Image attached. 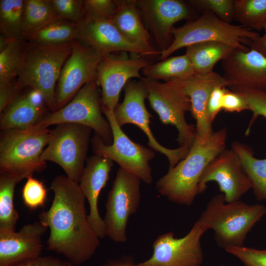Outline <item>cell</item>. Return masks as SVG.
I'll return each mask as SVG.
<instances>
[{
	"label": "cell",
	"instance_id": "cell-1",
	"mask_svg": "<svg viewBox=\"0 0 266 266\" xmlns=\"http://www.w3.org/2000/svg\"><path fill=\"white\" fill-rule=\"evenodd\" d=\"M50 189L54 193L51 206L39 215V221L50 230L47 249L62 254L74 266H80L100 244L87 220L86 198L79 183L66 175L56 176Z\"/></svg>",
	"mask_w": 266,
	"mask_h": 266
},
{
	"label": "cell",
	"instance_id": "cell-2",
	"mask_svg": "<svg viewBox=\"0 0 266 266\" xmlns=\"http://www.w3.org/2000/svg\"><path fill=\"white\" fill-rule=\"evenodd\" d=\"M227 130L222 128L206 138L196 137L186 157L156 184L159 193L170 201L191 205L199 195L201 175L210 163L226 147Z\"/></svg>",
	"mask_w": 266,
	"mask_h": 266
},
{
	"label": "cell",
	"instance_id": "cell-3",
	"mask_svg": "<svg viewBox=\"0 0 266 266\" xmlns=\"http://www.w3.org/2000/svg\"><path fill=\"white\" fill-rule=\"evenodd\" d=\"M266 214V206L239 200L227 203L223 194L213 196L199 220L207 230L214 232V239L221 248L244 246L248 233Z\"/></svg>",
	"mask_w": 266,
	"mask_h": 266
},
{
	"label": "cell",
	"instance_id": "cell-4",
	"mask_svg": "<svg viewBox=\"0 0 266 266\" xmlns=\"http://www.w3.org/2000/svg\"><path fill=\"white\" fill-rule=\"evenodd\" d=\"M25 41L24 59L17 82L23 89L29 88L40 92L48 108L54 112L57 82L74 41L55 46L39 45Z\"/></svg>",
	"mask_w": 266,
	"mask_h": 266
},
{
	"label": "cell",
	"instance_id": "cell-5",
	"mask_svg": "<svg viewBox=\"0 0 266 266\" xmlns=\"http://www.w3.org/2000/svg\"><path fill=\"white\" fill-rule=\"evenodd\" d=\"M0 140V171L20 181L46 168L41 158L51 138V130L35 126L3 131Z\"/></svg>",
	"mask_w": 266,
	"mask_h": 266
},
{
	"label": "cell",
	"instance_id": "cell-6",
	"mask_svg": "<svg viewBox=\"0 0 266 266\" xmlns=\"http://www.w3.org/2000/svg\"><path fill=\"white\" fill-rule=\"evenodd\" d=\"M173 40L165 50L161 51L160 59L164 60L183 47L207 41H220L237 46H250L251 40L260 34L240 25L226 23L210 10L202 11L196 20L181 27H174Z\"/></svg>",
	"mask_w": 266,
	"mask_h": 266
},
{
	"label": "cell",
	"instance_id": "cell-7",
	"mask_svg": "<svg viewBox=\"0 0 266 266\" xmlns=\"http://www.w3.org/2000/svg\"><path fill=\"white\" fill-rule=\"evenodd\" d=\"M140 80L147 90V99L151 108L158 114L161 122L175 126L180 147L190 150L196 138V130L185 119L186 112L191 111V103L184 90L183 80L162 83L146 77Z\"/></svg>",
	"mask_w": 266,
	"mask_h": 266
},
{
	"label": "cell",
	"instance_id": "cell-8",
	"mask_svg": "<svg viewBox=\"0 0 266 266\" xmlns=\"http://www.w3.org/2000/svg\"><path fill=\"white\" fill-rule=\"evenodd\" d=\"M99 85L96 80L83 86L71 101L62 108L43 117L34 126L39 128L73 123L94 130L107 145L113 142L109 122L102 115Z\"/></svg>",
	"mask_w": 266,
	"mask_h": 266
},
{
	"label": "cell",
	"instance_id": "cell-9",
	"mask_svg": "<svg viewBox=\"0 0 266 266\" xmlns=\"http://www.w3.org/2000/svg\"><path fill=\"white\" fill-rule=\"evenodd\" d=\"M101 108L110 123L113 142L110 145L106 144L95 133L91 139L94 153L115 161L121 168L135 174L146 184H150L153 177L149 162L155 156L153 150L132 141L118 125L114 111L102 106Z\"/></svg>",
	"mask_w": 266,
	"mask_h": 266
},
{
	"label": "cell",
	"instance_id": "cell-10",
	"mask_svg": "<svg viewBox=\"0 0 266 266\" xmlns=\"http://www.w3.org/2000/svg\"><path fill=\"white\" fill-rule=\"evenodd\" d=\"M92 129L77 124L63 123L51 130V138L41 159L60 166L66 176L79 183L85 168Z\"/></svg>",
	"mask_w": 266,
	"mask_h": 266
},
{
	"label": "cell",
	"instance_id": "cell-11",
	"mask_svg": "<svg viewBox=\"0 0 266 266\" xmlns=\"http://www.w3.org/2000/svg\"><path fill=\"white\" fill-rule=\"evenodd\" d=\"M141 181L138 176L122 168L117 171L108 194L103 219L106 235L114 242L123 243L127 240L129 219L140 204Z\"/></svg>",
	"mask_w": 266,
	"mask_h": 266
},
{
	"label": "cell",
	"instance_id": "cell-12",
	"mask_svg": "<svg viewBox=\"0 0 266 266\" xmlns=\"http://www.w3.org/2000/svg\"><path fill=\"white\" fill-rule=\"evenodd\" d=\"M124 89V100L114 110L118 125L121 127L124 125L132 124L139 127L146 135L148 146L153 150L166 155L169 162V168L174 167L186 157L190 150L182 147L176 149L166 148L155 138L149 126L152 116L145 104L148 92L140 80L137 82L129 80Z\"/></svg>",
	"mask_w": 266,
	"mask_h": 266
},
{
	"label": "cell",
	"instance_id": "cell-13",
	"mask_svg": "<svg viewBox=\"0 0 266 266\" xmlns=\"http://www.w3.org/2000/svg\"><path fill=\"white\" fill-rule=\"evenodd\" d=\"M198 219L184 236L174 237L172 232L159 235L153 243V253L138 266H201L203 253L200 242L207 231Z\"/></svg>",
	"mask_w": 266,
	"mask_h": 266
},
{
	"label": "cell",
	"instance_id": "cell-14",
	"mask_svg": "<svg viewBox=\"0 0 266 266\" xmlns=\"http://www.w3.org/2000/svg\"><path fill=\"white\" fill-rule=\"evenodd\" d=\"M127 52L103 56L97 69L96 81L101 89V106L115 110L120 93L133 77L141 79L140 71L152 62L143 57Z\"/></svg>",
	"mask_w": 266,
	"mask_h": 266
},
{
	"label": "cell",
	"instance_id": "cell-15",
	"mask_svg": "<svg viewBox=\"0 0 266 266\" xmlns=\"http://www.w3.org/2000/svg\"><path fill=\"white\" fill-rule=\"evenodd\" d=\"M103 56L75 40L63 65L56 88V110L66 105L85 84L96 80Z\"/></svg>",
	"mask_w": 266,
	"mask_h": 266
},
{
	"label": "cell",
	"instance_id": "cell-16",
	"mask_svg": "<svg viewBox=\"0 0 266 266\" xmlns=\"http://www.w3.org/2000/svg\"><path fill=\"white\" fill-rule=\"evenodd\" d=\"M210 181L218 184L227 203L239 200L252 187L239 158L232 148L224 149L207 166L200 180L199 194L205 191Z\"/></svg>",
	"mask_w": 266,
	"mask_h": 266
},
{
	"label": "cell",
	"instance_id": "cell-17",
	"mask_svg": "<svg viewBox=\"0 0 266 266\" xmlns=\"http://www.w3.org/2000/svg\"><path fill=\"white\" fill-rule=\"evenodd\" d=\"M223 76L231 91L266 93V57L247 46L236 47L222 61Z\"/></svg>",
	"mask_w": 266,
	"mask_h": 266
},
{
	"label": "cell",
	"instance_id": "cell-18",
	"mask_svg": "<svg viewBox=\"0 0 266 266\" xmlns=\"http://www.w3.org/2000/svg\"><path fill=\"white\" fill-rule=\"evenodd\" d=\"M144 24L161 51L172 43L175 23L190 19L193 12L187 2L180 0H136Z\"/></svg>",
	"mask_w": 266,
	"mask_h": 266
},
{
	"label": "cell",
	"instance_id": "cell-19",
	"mask_svg": "<svg viewBox=\"0 0 266 266\" xmlns=\"http://www.w3.org/2000/svg\"><path fill=\"white\" fill-rule=\"evenodd\" d=\"M76 40L102 56L123 51L141 57L161 54V51L149 50L130 41L110 20L84 18L78 24Z\"/></svg>",
	"mask_w": 266,
	"mask_h": 266
},
{
	"label": "cell",
	"instance_id": "cell-20",
	"mask_svg": "<svg viewBox=\"0 0 266 266\" xmlns=\"http://www.w3.org/2000/svg\"><path fill=\"white\" fill-rule=\"evenodd\" d=\"M47 228L40 221L18 232L0 230V266H11L42 255V238Z\"/></svg>",
	"mask_w": 266,
	"mask_h": 266
},
{
	"label": "cell",
	"instance_id": "cell-21",
	"mask_svg": "<svg viewBox=\"0 0 266 266\" xmlns=\"http://www.w3.org/2000/svg\"><path fill=\"white\" fill-rule=\"evenodd\" d=\"M113 161L95 155L87 161L79 185L90 208L87 220L91 229L99 238L106 235L105 225L99 213L98 200L100 194L109 178Z\"/></svg>",
	"mask_w": 266,
	"mask_h": 266
},
{
	"label": "cell",
	"instance_id": "cell-22",
	"mask_svg": "<svg viewBox=\"0 0 266 266\" xmlns=\"http://www.w3.org/2000/svg\"><path fill=\"white\" fill-rule=\"evenodd\" d=\"M224 77L212 71L206 74H196L183 80V88L191 103V112L196 121V137L206 138L213 133L212 123L209 119L207 105L210 94L218 86L227 87Z\"/></svg>",
	"mask_w": 266,
	"mask_h": 266
},
{
	"label": "cell",
	"instance_id": "cell-23",
	"mask_svg": "<svg viewBox=\"0 0 266 266\" xmlns=\"http://www.w3.org/2000/svg\"><path fill=\"white\" fill-rule=\"evenodd\" d=\"M110 21L130 41L151 51H158L150 43L151 34L144 26L136 0H119Z\"/></svg>",
	"mask_w": 266,
	"mask_h": 266
},
{
	"label": "cell",
	"instance_id": "cell-24",
	"mask_svg": "<svg viewBox=\"0 0 266 266\" xmlns=\"http://www.w3.org/2000/svg\"><path fill=\"white\" fill-rule=\"evenodd\" d=\"M45 110L33 104L26 92L18 96L2 112L0 129L6 131L31 127L43 117Z\"/></svg>",
	"mask_w": 266,
	"mask_h": 266
},
{
	"label": "cell",
	"instance_id": "cell-25",
	"mask_svg": "<svg viewBox=\"0 0 266 266\" xmlns=\"http://www.w3.org/2000/svg\"><path fill=\"white\" fill-rule=\"evenodd\" d=\"M237 46L220 41H207L186 47V54L190 59L197 74H206L213 71L215 65L225 59Z\"/></svg>",
	"mask_w": 266,
	"mask_h": 266
},
{
	"label": "cell",
	"instance_id": "cell-26",
	"mask_svg": "<svg viewBox=\"0 0 266 266\" xmlns=\"http://www.w3.org/2000/svg\"><path fill=\"white\" fill-rule=\"evenodd\" d=\"M144 77L166 82L185 80L196 73L187 55L167 58L156 64L148 66L142 69Z\"/></svg>",
	"mask_w": 266,
	"mask_h": 266
},
{
	"label": "cell",
	"instance_id": "cell-27",
	"mask_svg": "<svg viewBox=\"0 0 266 266\" xmlns=\"http://www.w3.org/2000/svg\"><path fill=\"white\" fill-rule=\"evenodd\" d=\"M232 148L238 155L251 180L255 198L266 202V158H255L250 146L237 141L232 143Z\"/></svg>",
	"mask_w": 266,
	"mask_h": 266
},
{
	"label": "cell",
	"instance_id": "cell-28",
	"mask_svg": "<svg viewBox=\"0 0 266 266\" xmlns=\"http://www.w3.org/2000/svg\"><path fill=\"white\" fill-rule=\"evenodd\" d=\"M25 41L0 35V84L8 83L19 75L24 59Z\"/></svg>",
	"mask_w": 266,
	"mask_h": 266
},
{
	"label": "cell",
	"instance_id": "cell-29",
	"mask_svg": "<svg viewBox=\"0 0 266 266\" xmlns=\"http://www.w3.org/2000/svg\"><path fill=\"white\" fill-rule=\"evenodd\" d=\"M59 19L51 0H25L24 39Z\"/></svg>",
	"mask_w": 266,
	"mask_h": 266
},
{
	"label": "cell",
	"instance_id": "cell-30",
	"mask_svg": "<svg viewBox=\"0 0 266 266\" xmlns=\"http://www.w3.org/2000/svg\"><path fill=\"white\" fill-rule=\"evenodd\" d=\"M78 24L59 19L46 26L25 40L44 46L68 43L77 40Z\"/></svg>",
	"mask_w": 266,
	"mask_h": 266
},
{
	"label": "cell",
	"instance_id": "cell-31",
	"mask_svg": "<svg viewBox=\"0 0 266 266\" xmlns=\"http://www.w3.org/2000/svg\"><path fill=\"white\" fill-rule=\"evenodd\" d=\"M25 0H0V35L12 39H23Z\"/></svg>",
	"mask_w": 266,
	"mask_h": 266
},
{
	"label": "cell",
	"instance_id": "cell-32",
	"mask_svg": "<svg viewBox=\"0 0 266 266\" xmlns=\"http://www.w3.org/2000/svg\"><path fill=\"white\" fill-rule=\"evenodd\" d=\"M21 181L11 174L0 175V230L15 231L19 219L14 203L16 185Z\"/></svg>",
	"mask_w": 266,
	"mask_h": 266
},
{
	"label": "cell",
	"instance_id": "cell-33",
	"mask_svg": "<svg viewBox=\"0 0 266 266\" xmlns=\"http://www.w3.org/2000/svg\"><path fill=\"white\" fill-rule=\"evenodd\" d=\"M234 19L249 30H263L266 23V0H234Z\"/></svg>",
	"mask_w": 266,
	"mask_h": 266
},
{
	"label": "cell",
	"instance_id": "cell-34",
	"mask_svg": "<svg viewBox=\"0 0 266 266\" xmlns=\"http://www.w3.org/2000/svg\"><path fill=\"white\" fill-rule=\"evenodd\" d=\"M190 6L202 11L210 10L222 21L230 24L234 18V0H190Z\"/></svg>",
	"mask_w": 266,
	"mask_h": 266
},
{
	"label": "cell",
	"instance_id": "cell-35",
	"mask_svg": "<svg viewBox=\"0 0 266 266\" xmlns=\"http://www.w3.org/2000/svg\"><path fill=\"white\" fill-rule=\"evenodd\" d=\"M47 191L43 182L33 176L27 178L22 190V197L25 205L35 209L44 205Z\"/></svg>",
	"mask_w": 266,
	"mask_h": 266
},
{
	"label": "cell",
	"instance_id": "cell-36",
	"mask_svg": "<svg viewBox=\"0 0 266 266\" xmlns=\"http://www.w3.org/2000/svg\"><path fill=\"white\" fill-rule=\"evenodd\" d=\"M118 7V0H85V18L110 20Z\"/></svg>",
	"mask_w": 266,
	"mask_h": 266
},
{
	"label": "cell",
	"instance_id": "cell-37",
	"mask_svg": "<svg viewBox=\"0 0 266 266\" xmlns=\"http://www.w3.org/2000/svg\"><path fill=\"white\" fill-rule=\"evenodd\" d=\"M60 19L79 24L85 18L84 0H51Z\"/></svg>",
	"mask_w": 266,
	"mask_h": 266
},
{
	"label": "cell",
	"instance_id": "cell-38",
	"mask_svg": "<svg viewBox=\"0 0 266 266\" xmlns=\"http://www.w3.org/2000/svg\"><path fill=\"white\" fill-rule=\"evenodd\" d=\"M225 251L237 258L245 266H266V249L246 246L230 247Z\"/></svg>",
	"mask_w": 266,
	"mask_h": 266
},
{
	"label": "cell",
	"instance_id": "cell-39",
	"mask_svg": "<svg viewBox=\"0 0 266 266\" xmlns=\"http://www.w3.org/2000/svg\"><path fill=\"white\" fill-rule=\"evenodd\" d=\"M237 93L245 95L249 110L253 112L249 127L246 131V134L248 135L252 125L259 116L266 118V93L256 90H245Z\"/></svg>",
	"mask_w": 266,
	"mask_h": 266
},
{
	"label": "cell",
	"instance_id": "cell-40",
	"mask_svg": "<svg viewBox=\"0 0 266 266\" xmlns=\"http://www.w3.org/2000/svg\"><path fill=\"white\" fill-rule=\"evenodd\" d=\"M249 110L247 100L242 93L227 89L222 101V110L229 112H240Z\"/></svg>",
	"mask_w": 266,
	"mask_h": 266
},
{
	"label": "cell",
	"instance_id": "cell-41",
	"mask_svg": "<svg viewBox=\"0 0 266 266\" xmlns=\"http://www.w3.org/2000/svg\"><path fill=\"white\" fill-rule=\"evenodd\" d=\"M22 89L15 78L8 83L0 84V113L20 95Z\"/></svg>",
	"mask_w": 266,
	"mask_h": 266
},
{
	"label": "cell",
	"instance_id": "cell-42",
	"mask_svg": "<svg viewBox=\"0 0 266 266\" xmlns=\"http://www.w3.org/2000/svg\"><path fill=\"white\" fill-rule=\"evenodd\" d=\"M227 89L225 87L218 86L213 89L210 94L207 105V114L211 123L222 110L223 98Z\"/></svg>",
	"mask_w": 266,
	"mask_h": 266
},
{
	"label": "cell",
	"instance_id": "cell-43",
	"mask_svg": "<svg viewBox=\"0 0 266 266\" xmlns=\"http://www.w3.org/2000/svg\"><path fill=\"white\" fill-rule=\"evenodd\" d=\"M11 266H74L67 260L49 256H40Z\"/></svg>",
	"mask_w": 266,
	"mask_h": 266
},
{
	"label": "cell",
	"instance_id": "cell-44",
	"mask_svg": "<svg viewBox=\"0 0 266 266\" xmlns=\"http://www.w3.org/2000/svg\"><path fill=\"white\" fill-rule=\"evenodd\" d=\"M250 46L266 57V33L251 40Z\"/></svg>",
	"mask_w": 266,
	"mask_h": 266
},
{
	"label": "cell",
	"instance_id": "cell-45",
	"mask_svg": "<svg viewBox=\"0 0 266 266\" xmlns=\"http://www.w3.org/2000/svg\"><path fill=\"white\" fill-rule=\"evenodd\" d=\"M101 266H138L133 263L132 258L124 257L108 261Z\"/></svg>",
	"mask_w": 266,
	"mask_h": 266
},
{
	"label": "cell",
	"instance_id": "cell-46",
	"mask_svg": "<svg viewBox=\"0 0 266 266\" xmlns=\"http://www.w3.org/2000/svg\"><path fill=\"white\" fill-rule=\"evenodd\" d=\"M264 31H265V33H266V23L264 27V29H263Z\"/></svg>",
	"mask_w": 266,
	"mask_h": 266
},
{
	"label": "cell",
	"instance_id": "cell-47",
	"mask_svg": "<svg viewBox=\"0 0 266 266\" xmlns=\"http://www.w3.org/2000/svg\"><path fill=\"white\" fill-rule=\"evenodd\" d=\"M218 266H224V265H219Z\"/></svg>",
	"mask_w": 266,
	"mask_h": 266
}]
</instances>
